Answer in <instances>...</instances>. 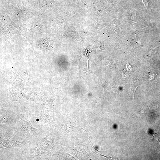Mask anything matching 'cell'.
I'll return each instance as SVG.
<instances>
[{
	"label": "cell",
	"mask_w": 160,
	"mask_h": 160,
	"mask_svg": "<svg viewBox=\"0 0 160 160\" xmlns=\"http://www.w3.org/2000/svg\"><path fill=\"white\" fill-rule=\"evenodd\" d=\"M142 2L144 5V6L148 8V4L147 0H142Z\"/></svg>",
	"instance_id": "6da1fadb"
}]
</instances>
